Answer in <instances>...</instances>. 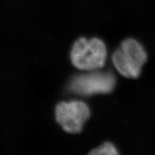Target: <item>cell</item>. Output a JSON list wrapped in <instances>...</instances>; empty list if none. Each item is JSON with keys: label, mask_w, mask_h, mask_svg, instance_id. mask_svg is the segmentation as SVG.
I'll list each match as a JSON object with an SVG mask.
<instances>
[{"label": "cell", "mask_w": 155, "mask_h": 155, "mask_svg": "<svg viewBox=\"0 0 155 155\" xmlns=\"http://www.w3.org/2000/svg\"><path fill=\"white\" fill-rule=\"evenodd\" d=\"M147 58L143 46L134 39L128 38L114 52L112 61L120 74L128 78H137Z\"/></svg>", "instance_id": "cell-1"}, {"label": "cell", "mask_w": 155, "mask_h": 155, "mask_svg": "<svg viewBox=\"0 0 155 155\" xmlns=\"http://www.w3.org/2000/svg\"><path fill=\"white\" fill-rule=\"evenodd\" d=\"M107 53L105 43L99 38L87 40L85 38H80L72 46L71 60L77 69L93 71L105 65Z\"/></svg>", "instance_id": "cell-2"}, {"label": "cell", "mask_w": 155, "mask_h": 155, "mask_svg": "<svg viewBox=\"0 0 155 155\" xmlns=\"http://www.w3.org/2000/svg\"><path fill=\"white\" fill-rule=\"evenodd\" d=\"M115 84L116 78L112 72L96 71L72 77L68 89L80 96L107 94L113 91Z\"/></svg>", "instance_id": "cell-3"}, {"label": "cell", "mask_w": 155, "mask_h": 155, "mask_svg": "<svg viewBox=\"0 0 155 155\" xmlns=\"http://www.w3.org/2000/svg\"><path fill=\"white\" fill-rule=\"evenodd\" d=\"M89 116V107L84 101L79 100L62 101L56 108L58 123L65 131L70 133H80Z\"/></svg>", "instance_id": "cell-4"}, {"label": "cell", "mask_w": 155, "mask_h": 155, "mask_svg": "<svg viewBox=\"0 0 155 155\" xmlns=\"http://www.w3.org/2000/svg\"><path fill=\"white\" fill-rule=\"evenodd\" d=\"M94 155H116L118 152L114 145L110 142H105L98 148H96L89 153Z\"/></svg>", "instance_id": "cell-5"}]
</instances>
